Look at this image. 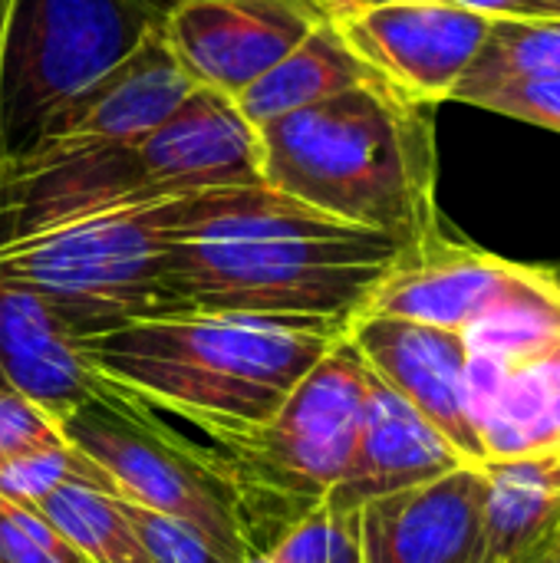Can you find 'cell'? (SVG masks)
Listing matches in <instances>:
<instances>
[{"mask_svg": "<svg viewBox=\"0 0 560 563\" xmlns=\"http://www.w3.org/2000/svg\"><path fill=\"white\" fill-rule=\"evenodd\" d=\"M409 244L320 214L271 185L198 191L168 244V313L350 327Z\"/></svg>", "mask_w": 560, "mask_h": 563, "instance_id": "obj_1", "label": "cell"}, {"mask_svg": "<svg viewBox=\"0 0 560 563\" xmlns=\"http://www.w3.org/2000/svg\"><path fill=\"white\" fill-rule=\"evenodd\" d=\"M343 333L317 320L165 313L76 343L112 389L208 435L267 422Z\"/></svg>", "mask_w": 560, "mask_h": 563, "instance_id": "obj_2", "label": "cell"}, {"mask_svg": "<svg viewBox=\"0 0 560 563\" xmlns=\"http://www.w3.org/2000/svg\"><path fill=\"white\" fill-rule=\"evenodd\" d=\"M261 135V178L337 221L416 244L442 228L439 142L429 106L373 79Z\"/></svg>", "mask_w": 560, "mask_h": 563, "instance_id": "obj_3", "label": "cell"}, {"mask_svg": "<svg viewBox=\"0 0 560 563\" xmlns=\"http://www.w3.org/2000/svg\"><path fill=\"white\" fill-rule=\"evenodd\" d=\"M198 191L125 201L0 241V280L30 287L76 336L165 317V254Z\"/></svg>", "mask_w": 560, "mask_h": 563, "instance_id": "obj_4", "label": "cell"}, {"mask_svg": "<svg viewBox=\"0 0 560 563\" xmlns=\"http://www.w3.org/2000/svg\"><path fill=\"white\" fill-rule=\"evenodd\" d=\"M373 383V373L353 346L340 340L267 422L208 432L215 455L238 488L257 551H264V508H284L290 528L297 518L320 508L330 488L347 475Z\"/></svg>", "mask_w": 560, "mask_h": 563, "instance_id": "obj_5", "label": "cell"}, {"mask_svg": "<svg viewBox=\"0 0 560 563\" xmlns=\"http://www.w3.org/2000/svg\"><path fill=\"white\" fill-rule=\"evenodd\" d=\"M59 432L116 482L119 498L191 525L228 563L257 551L224 462L172 432L149 406L106 383L59 422Z\"/></svg>", "mask_w": 560, "mask_h": 563, "instance_id": "obj_6", "label": "cell"}, {"mask_svg": "<svg viewBox=\"0 0 560 563\" xmlns=\"http://www.w3.org/2000/svg\"><path fill=\"white\" fill-rule=\"evenodd\" d=\"M175 0H17L3 46L0 122L7 152L92 82L122 66L155 33Z\"/></svg>", "mask_w": 560, "mask_h": 563, "instance_id": "obj_7", "label": "cell"}, {"mask_svg": "<svg viewBox=\"0 0 560 563\" xmlns=\"http://www.w3.org/2000/svg\"><path fill=\"white\" fill-rule=\"evenodd\" d=\"M191 89L195 79L182 69L158 26L122 66L63 106L26 148L10 155L7 175L43 172L132 145L155 132Z\"/></svg>", "mask_w": 560, "mask_h": 563, "instance_id": "obj_8", "label": "cell"}, {"mask_svg": "<svg viewBox=\"0 0 560 563\" xmlns=\"http://www.w3.org/2000/svg\"><path fill=\"white\" fill-rule=\"evenodd\" d=\"M333 23L380 82L429 109L452 99L492 30V16L452 0H376Z\"/></svg>", "mask_w": 560, "mask_h": 563, "instance_id": "obj_9", "label": "cell"}, {"mask_svg": "<svg viewBox=\"0 0 560 563\" xmlns=\"http://www.w3.org/2000/svg\"><path fill=\"white\" fill-rule=\"evenodd\" d=\"M323 16L320 0H175L162 33L195 86L238 99Z\"/></svg>", "mask_w": 560, "mask_h": 563, "instance_id": "obj_10", "label": "cell"}, {"mask_svg": "<svg viewBox=\"0 0 560 563\" xmlns=\"http://www.w3.org/2000/svg\"><path fill=\"white\" fill-rule=\"evenodd\" d=\"M343 340L363 366L406 406H413L469 465H485L482 442L465 406L469 346L462 333L399 317L360 313L350 320Z\"/></svg>", "mask_w": 560, "mask_h": 563, "instance_id": "obj_11", "label": "cell"}, {"mask_svg": "<svg viewBox=\"0 0 560 563\" xmlns=\"http://www.w3.org/2000/svg\"><path fill=\"white\" fill-rule=\"evenodd\" d=\"M525 267L439 228L403 251L363 313L462 333L521 280Z\"/></svg>", "mask_w": 560, "mask_h": 563, "instance_id": "obj_12", "label": "cell"}, {"mask_svg": "<svg viewBox=\"0 0 560 563\" xmlns=\"http://www.w3.org/2000/svg\"><path fill=\"white\" fill-rule=\"evenodd\" d=\"M482 468L376 498L356 511L360 563H482Z\"/></svg>", "mask_w": 560, "mask_h": 563, "instance_id": "obj_13", "label": "cell"}, {"mask_svg": "<svg viewBox=\"0 0 560 563\" xmlns=\"http://www.w3.org/2000/svg\"><path fill=\"white\" fill-rule=\"evenodd\" d=\"M465 406L488 462L560 459V340L512 356H472Z\"/></svg>", "mask_w": 560, "mask_h": 563, "instance_id": "obj_14", "label": "cell"}, {"mask_svg": "<svg viewBox=\"0 0 560 563\" xmlns=\"http://www.w3.org/2000/svg\"><path fill=\"white\" fill-rule=\"evenodd\" d=\"M0 386L56 426L106 386L79 353L76 333L30 287L10 280H0Z\"/></svg>", "mask_w": 560, "mask_h": 563, "instance_id": "obj_15", "label": "cell"}, {"mask_svg": "<svg viewBox=\"0 0 560 563\" xmlns=\"http://www.w3.org/2000/svg\"><path fill=\"white\" fill-rule=\"evenodd\" d=\"M462 465L469 462L413 406L376 379L347 475L330 488L323 505L340 515H356L376 498L436 482Z\"/></svg>", "mask_w": 560, "mask_h": 563, "instance_id": "obj_16", "label": "cell"}, {"mask_svg": "<svg viewBox=\"0 0 560 563\" xmlns=\"http://www.w3.org/2000/svg\"><path fill=\"white\" fill-rule=\"evenodd\" d=\"M482 563H551L560 554V459L482 465Z\"/></svg>", "mask_w": 560, "mask_h": 563, "instance_id": "obj_17", "label": "cell"}, {"mask_svg": "<svg viewBox=\"0 0 560 563\" xmlns=\"http://www.w3.org/2000/svg\"><path fill=\"white\" fill-rule=\"evenodd\" d=\"M373 79L376 76L363 66V59L353 53V46L327 13L281 63H274L234 102L254 129H264L290 112L310 109Z\"/></svg>", "mask_w": 560, "mask_h": 563, "instance_id": "obj_18", "label": "cell"}, {"mask_svg": "<svg viewBox=\"0 0 560 563\" xmlns=\"http://www.w3.org/2000/svg\"><path fill=\"white\" fill-rule=\"evenodd\" d=\"M472 356L512 360L560 340V277L525 267L521 280L472 327L462 330Z\"/></svg>", "mask_w": 560, "mask_h": 563, "instance_id": "obj_19", "label": "cell"}, {"mask_svg": "<svg viewBox=\"0 0 560 563\" xmlns=\"http://www.w3.org/2000/svg\"><path fill=\"white\" fill-rule=\"evenodd\" d=\"M30 508H36L89 563H152L132 534L116 495L66 485Z\"/></svg>", "mask_w": 560, "mask_h": 563, "instance_id": "obj_20", "label": "cell"}, {"mask_svg": "<svg viewBox=\"0 0 560 563\" xmlns=\"http://www.w3.org/2000/svg\"><path fill=\"white\" fill-rule=\"evenodd\" d=\"M512 76H560V16H492V30L459 86Z\"/></svg>", "mask_w": 560, "mask_h": 563, "instance_id": "obj_21", "label": "cell"}, {"mask_svg": "<svg viewBox=\"0 0 560 563\" xmlns=\"http://www.w3.org/2000/svg\"><path fill=\"white\" fill-rule=\"evenodd\" d=\"M66 485L92 488V492H106L119 498L116 482L69 442L50 445V449H40V452H30L23 459L0 465V498L26 505V508Z\"/></svg>", "mask_w": 560, "mask_h": 563, "instance_id": "obj_22", "label": "cell"}, {"mask_svg": "<svg viewBox=\"0 0 560 563\" xmlns=\"http://www.w3.org/2000/svg\"><path fill=\"white\" fill-rule=\"evenodd\" d=\"M264 554L271 563H360V518L320 505L297 518Z\"/></svg>", "mask_w": 560, "mask_h": 563, "instance_id": "obj_23", "label": "cell"}, {"mask_svg": "<svg viewBox=\"0 0 560 563\" xmlns=\"http://www.w3.org/2000/svg\"><path fill=\"white\" fill-rule=\"evenodd\" d=\"M449 102L488 109L518 122L560 132V76H512L475 86H459Z\"/></svg>", "mask_w": 560, "mask_h": 563, "instance_id": "obj_24", "label": "cell"}, {"mask_svg": "<svg viewBox=\"0 0 560 563\" xmlns=\"http://www.w3.org/2000/svg\"><path fill=\"white\" fill-rule=\"evenodd\" d=\"M119 508L152 563H228L191 525L119 498Z\"/></svg>", "mask_w": 560, "mask_h": 563, "instance_id": "obj_25", "label": "cell"}, {"mask_svg": "<svg viewBox=\"0 0 560 563\" xmlns=\"http://www.w3.org/2000/svg\"><path fill=\"white\" fill-rule=\"evenodd\" d=\"M0 563H89L36 511L0 498Z\"/></svg>", "mask_w": 560, "mask_h": 563, "instance_id": "obj_26", "label": "cell"}, {"mask_svg": "<svg viewBox=\"0 0 560 563\" xmlns=\"http://www.w3.org/2000/svg\"><path fill=\"white\" fill-rule=\"evenodd\" d=\"M59 442L66 439L46 412L0 386V465Z\"/></svg>", "mask_w": 560, "mask_h": 563, "instance_id": "obj_27", "label": "cell"}, {"mask_svg": "<svg viewBox=\"0 0 560 563\" xmlns=\"http://www.w3.org/2000/svg\"><path fill=\"white\" fill-rule=\"evenodd\" d=\"M13 3L17 0H0V79H3V46H7V26H10V16H13ZM7 162H10V152H7L3 122H0V224H3V175H7Z\"/></svg>", "mask_w": 560, "mask_h": 563, "instance_id": "obj_28", "label": "cell"}, {"mask_svg": "<svg viewBox=\"0 0 560 563\" xmlns=\"http://www.w3.org/2000/svg\"><path fill=\"white\" fill-rule=\"evenodd\" d=\"M459 7H469L475 13H485V16H518L525 0H452Z\"/></svg>", "mask_w": 560, "mask_h": 563, "instance_id": "obj_29", "label": "cell"}, {"mask_svg": "<svg viewBox=\"0 0 560 563\" xmlns=\"http://www.w3.org/2000/svg\"><path fill=\"white\" fill-rule=\"evenodd\" d=\"M518 16H560V0H525Z\"/></svg>", "mask_w": 560, "mask_h": 563, "instance_id": "obj_30", "label": "cell"}, {"mask_svg": "<svg viewBox=\"0 0 560 563\" xmlns=\"http://www.w3.org/2000/svg\"><path fill=\"white\" fill-rule=\"evenodd\" d=\"M320 3H323V10L330 16H337V13H347V10H356V7H366V3H376V0H320Z\"/></svg>", "mask_w": 560, "mask_h": 563, "instance_id": "obj_31", "label": "cell"}, {"mask_svg": "<svg viewBox=\"0 0 560 563\" xmlns=\"http://www.w3.org/2000/svg\"><path fill=\"white\" fill-rule=\"evenodd\" d=\"M238 563H271V561H267V554H264V551H251L248 558H241Z\"/></svg>", "mask_w": 560, "mask_h": 563, "instance_id": "obj_32", "label": "cell"}, {"mask_svg": "<svg viewBox=\"0 0 560 563\" xmlns=\"http://www.w3.org/2000/svg\"><path fill=\"white\" fill-rule=\"evenodd\" d=\"M551 563H560V554H558V558H554V561H551Z\"/></svg>", "mask_w": 560, "mask_h": 563, "instance_id": "obj_33", "label": "cell"}]
</instances>
